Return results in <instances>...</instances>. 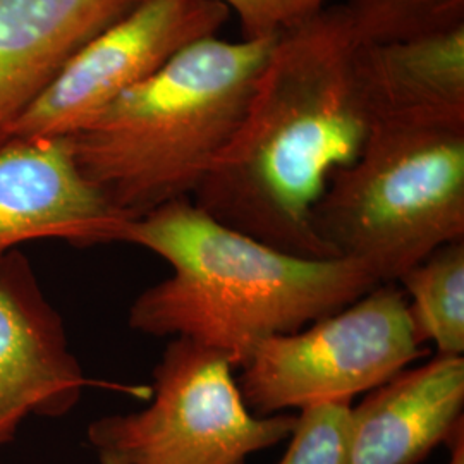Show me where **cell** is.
<instances>
[{"label": "cell", "instance_id": "6da1fadb", "mask_svg": "<svg viewBox=\"0 0 464 464\" xmlns=\"http://www.w3.org/2000/svg\"><path fill=\"white\" fill-rule=\"evenodd\" d=\"M354 49L344 5H327L281 34L193 203L272 248L334 258L314 229V208L332 174L358 159L370 134Z\"/></svg>", "mask_w": 464, "mask_h": 464}, {"label": "cell", "instance_id": "7a4b0ae2", "mask_svg": "<svg viewBox=\"0 0 464 464\" xmlns=\"http://www.w3.org/2000/svg\"><path fill=\"white\" fill-rule=\"evenodd\" d=\"M119 243L159 255L172 274L134 299L128 325L226 354L237 370L262 341L332 315L379 285L346 258H301L234 231L191 198L128 220Z\"/></svg>", "mask_w": 464, "mask_h": 464}, {"label": "cell", "instance_id": "3957f363", "mask_svg": "<svg viewBox=\"0 0 464 464\" xmlns=\"http://www.w3.org/2000/svg\"><path fill=\"white\" fill-rule=\"evenodd\" d=\"M277 38H203L69 136L76 164L130 220L191 198L246 111Z\"/></svg>", "mask_w": 464, "mask_h": 464}, {"label": "cell", "instance_id": "277c9868", "mask_svg": "<svg viewBox=\"0 0 464 464\" xmlns=\"http://www.w3.org/2000/svg\"><path fill=\"white\" fill-rule=\"evenodd\" d=\"M314 229L381 284L463 241L464 130L372 126L358 159L332 174Z\"/></svg>", "mask_w": 464, "mask_h": 464}, {"label": "cell", "instance_id": "5b68a950", "mask_svg": "<svg viewBox=\"0 0 464 464\" xmlns=\"http://www.w3.org/2000/svg\"><path fill=\"white\" fill-rule=\"evenodd\" d=\"M234 370L222 353L170 339L151 372L149 404L88 425L99 463L246 464L287 440L298 415L253 413Z\"/></svg>", "mask_w": 464, "mask_h": 464}, {"label": "cell", "instance_id": "8992f818", "mask_svg": "<svg viewBox=\"0 0 464 464\" xmlns=\"http://www.w3.org/2000/svg\"><path fill=\"white\" fill-rule=\"evenodd\" d=\"M427 354L415 337L406 295L387 282L301 331L262 341L236 381L253 413H299L351 404Z\"/></svg>", "mask_w": 464, "mask_h": 464}, {"label": "cell", "instance_id": "52a82bcc", "mask_svg": "<svg viewBox=\"0 0 464 464\" xmlns=\"http://www.w3.org/2000/svg\"><path fill=\"white\" fill-rule=\"evenodd\" d=\"M229 16L231 11L217 0H138L67 63L14 124L11 138L78 133L181 50L216 36Z\"/></svg>", "mask_w": 464, "mask_h": 464}, {"label": "cell", "instance_id": "ba28073f", "mask_svg": "<svg viewBox=\"0 0 464 464\" xmlns=\"http://www.w3.org/2000/svg\"><path fill=\"white\" fill-rule=\"evenodd\" d=\"M95 385L107 383L86 377L32 262L13 251L0 264V446L32 416L69 415Z\"/></svg>", "mask_w": 464, "mask_h": 464}, {"label": "cell", "instance_id": "9c48e42d", "mask_svg": "<svg viewBox=\"0 0 464 464\" xmlns=\"http://www.w3.org/2000/svg\"><path fill=\"white\" fill-rule=\"evenodd\" d=\"M128 220L86 181L69 138H11L0 147V264L40 239L119 243Z\"/></svg>", "mask_w": 464, "mask_h": 464}, {"label": "cell", "instance_id": "30bf717a", "mask_svg": "<svg viewBox=\"0 0 464 464\" xmlns=\"http://www.w3.org/2000/svg\"><path fill=\"white\" fill-rule=\"evenodd\" d=\"M354 82L372 126L464 130V23L356 44Z\"/></svg>", "mask_w": 464, "mask_h": 464}, {"label": "cell", "instance_id": "8fae6325", "mask_svg": "<svg viewBox=\"0 0 464 464\" xmlns=\"http://www.w3.org/2000/svg\"><path fill=\"white\" fill-rule=\"evenodd\" d=\"M464 356L404 368L349 410V464H420L464 421Z\"/></svg>", "mask_w": 464, "mask_h": 464}, {"label": "cell", "instance_id": "7c38bea8", "mask_svg": "<svg viewBox=\"0 0 464 464\" xmlns=\"http://www.w3.org/2000/svg\"><path fill=\"white\" fill-rule=\"evenodd\" d=\"M138 0H0V147L67 63Z\"/></svg>", "mask_w": 464, "mask_h": 464}, {"label": "cell", "instance_id": "4fadbf2b", "mask_svg": "<svg viewBox=\"0 0 464 464\" xmlns=\"http://www.w3.org/2000/svg\"><path fill=\"white\" fill-rule=\"evenodd\" d=\"M396 284L408 298L418 343H431L437 354L463 356L464 239L433 249Z\"/></svg>", "mask_w": 464, "mask_h": 464}, {"label": "cell", "instance_id": "5bb4252c", "mask_svg": "<svg viewBox=\"0 0 464 464\" xmlns=\"http://www.w3.org/2000/svg\"><path fill=\"white\" fill-rule=\"evenodd\" d=\"M356 44L404 40L464 23V0H349Z\"/></svg>", "mask_w": 464, "mask_h": 464}, {"label": "cell", "instance_id": "9a60e30c", "mask_svg": "<svg viewBox=\"0 0 464 464\" xmlns=\"http://www.w3.org/2000/svg\"><path fill=\"white\" fill-rule=\"evenodd\" d=\"M351 404H322L298 413L277 464H349Z\"/></svg>", "mask_w": 464, "mask_h": 464}, {"label": "cell", "instance_id": "2e32d148", "mask_svg": "<svg viewBox=\"0 0 464 464\" xmlns=\"http://www.w3.org/2000/svg\"><path fill=\"white\" fill-rule=\"evenodd\" d=\"M232 11L245 40L279 38L327 7V0H217Z\"/></svg>", "mask_w": 464, "mask_h": 464}]
</instances>
